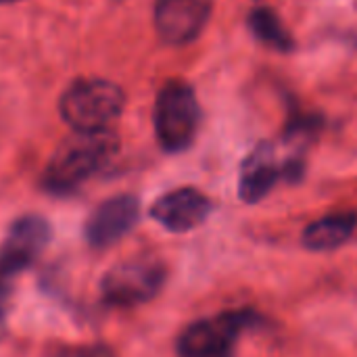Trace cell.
Listing matches in <instances>:
<instances>
[{
  "label": "cell",
  "instance_id": "7",
  "mask_svg": "<svg viewBox=\"0 0 357 357\" xmlns=\"http://www.w3.org/2000/svg\"><path fill=\"white\" fill-rule=\"evenodd\" d=\"M213 13V0H157L155 29L165 44L186 46L207 27Z\"/></svg>",
  "mask_w": 357,
  "mask_h": 357
},
{
  "label": "cell",
  "instance_id": "3",
  "mask_svg": "<svg viewBox=\"0 0 357 357\" xmlns=\"http://www.w3.org/2000/svg\"><path fill=\"white\" fill-rule=\"evenodd\" d=\"M126 105L123 90L102 77H84L73 82L59 100L63 121L73 132L111 130Z\"/></svg>",
  "mask_w": 357,
  "mask_h": 357
},
{
  "label": "cell",
  "instance_id": "13",
  "mask_svg": "<svg viewBox=\"0 0 357 357\" xmlns=\"http://www.w3.org/2000/svg\"><path fill=\"white\" fill-rule=\"evenodd\" d=\"M67 357H113V354L102 347V345H94V347H84V349H75L73 354Z\"/></svg>",
  "mask_w": 357,
  "mask_h": 357
},
{
  "label": "cell",
  "instance_id": "8",
  "mask_svg": "<svg viewBox=\"0 0 357 357\" xmlns=\"http://www.w3.org/2000/svg\"><path fill=\"white\" fill-rule=\"evenodd\" d=\"M211 211L213 203L205 192L192 186H182L161 195L151 207V218L161 228L174 234H184L203 226Z\"/></svg>",
  "mask_w": 357,
  "mask_h": 357
},
{
  "label": "cell",
  "instance_id": "15",
  "mask_svg": "<svg viewBox=\"0 0 357 357\" xmlns=\"http://www.w3.org/2000/svg\"><path fill=\"white\" fill-rule=\"evenodd\" d=\"M4 2H19V0H0V4H4Z\"/></svg>",
  "mask_w": 357,
  "mask_h": 357
},
{
  "label": "cell",
  "instance_id": "9",
  "mask_svg": "<svg viewBox=\"0 0 357 357\" xmlns=\"http://www.w3.org/2000/svg\"><path fill=\"white\" fill-rule=\"evenodd\" d=\"M50 236V224L42 215H23L15 220L0 247V272L13 274L33 264L48 247Z\"/></svg>",
  "mask_w": 357,
  "mask_h": 357
},
{
  "label": "cell",
  "instance_id": "5",
  "mask_svg": "<svg viewBox=\"0 0 357 357\" xmlns=\"http://www.w3.org/2000/svg\"><path fill=\"white\" fill-rule=\"evenodd\" d=\"M155 136L163 151H186L201 126V105L195 90L184 82H167L155 100Z\"/></svg>",
  "mask_w": 357,
  "mask_h": 357
},
{
  "label": "cell",
  "instance_id": "1",
  "mask_svg": "<svg viewBox=\"0 0 357 357\" xmlns=\"http://www.w3.org/2000/svg\"><path fill=\"white\" fill-rule=\"evenodd\" d=\"M312 136V123H295L284 140V146L276 142H259L243 161L238 176V197L253 205L264 201L280 182H297L305 169V142Z\"/></svg>",
  "mask_w": 357,
  "mask_h": 357
},
{
  "label": "cell",
  "instance_id": "11",
  "mask_svg": "<svg viewBox=\"0 0 357 357\" xmlns=\"http://www.w3.org/2000/svg\"><path fill=\"white\" fill-rule=\"evenodd\" d=\"M357 230V213L354 211H339V213H328L303 230V247L316 253L324 251H335L343 247L345 243L351 241V236Z\"/></svg>",
  "mask_w": 357,
  "mask_h": 357
},
{
  "label": "cell",
  "instance_id": "6",
  "mask_svg": "<svg viewBox=\"0 0 357 357\" xmlns=\"http://www.w3.org/2000/svg\"><path fill=\"white\" fill-rule=\"evenodd\" d=\"M167 278V268L157 257H130L115 264L100 280L102 301L113 307H138L155 299Z\"/></svg>",
  "mask_w": 357,
  "mask_h": 357
},
{
  "label": "cell",
  "instance_id": "2",
  "mask_svg": "<svg viewBox=\"0 0 357 357\" xmlns=\"http://www.w3.org/2000/svg\"><path fill=\"white\" fill-rule=\"evenodd\" d=\"M119 153L113 130L73 132L52 153L44 169V186L52 192H69L88 182Z\"/></svg>",
  "mask_w": 357,
  "mask_h": 357
},
{
  "label": "cell",
  "instance_id": "12",
  "mask_svg": "<svg viewBox=\"0 0 357 357\" xmlns=\"http://www.w3.org/2000/svg\"><path fill=\"white\" fill-rule=\"evenodd\" d=\"M249 27L261 42L278 50H289L293 46V38L289 29L284 27V23L272 8H266V6L253 8L249 15Z\"/></svg>",
  "mask_w": 357,
  "mask_h": 357
},
{
  "label": "cell",
  "instance_id": "10",
  "mask_svg": "<svg viewBox=\"0 0 357 357\" xmlns=\"http://www.w3.org/2000/svg\"><path fill=\"white\" fill-rule=\"evenodd\" d=\"M140 218V201L134 195H117L102 201L86 222V241L94 249H107L121 241Z\"/></svg>",
  "mask_w": 357,
  "mask_h": 357
},
{
  "label": "cell",
  "instance_id": "14",
  "mask_svg": "<svg viewBox=\"0 0 357 357\" xmlns=\"http://www.w3.org/2000/svg\"><path fill=\"white\" fill-rule=\"evenodd\" d=\"M4 305H6V293L0 289V314H2V310H4Z\"/></svg>",
  "mask_w": 357,
  "mask_h": 357
},
{
  "label": "cell",
  "instance_id": "4",
  "mask_svg": "<svg viewBox=\"0 0 357 357\" xmlns=\"http://www.w3.org/2000/svg\"><path fill=\"white\" fill-rule=\"evenodd\" d=\"M257 324L259 316L251 310H232L197 320L178 337V356L234 357L241 337Z\"/></svg>",
  "mask_w": 357,
  "mask_h": 357
}]
</instances>
